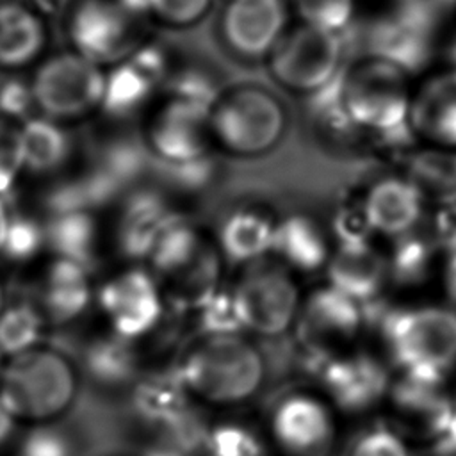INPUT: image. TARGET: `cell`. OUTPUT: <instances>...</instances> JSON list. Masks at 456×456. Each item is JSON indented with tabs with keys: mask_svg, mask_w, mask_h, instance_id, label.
Instances as JSON below:
<instances>
[{
	"mask_svg": "<svg viewBox=\"0 0 456 456\" xmlns=\"http://www.w3.org/2000/svg\"><path fill=\"white\" fill-rule=\"evenodd\" d=\"M410 130L426 146L456 150V69L435 71L413 86Z\"/></svg>",
	"mask_w": 456,
	"mask_h": 456,
	"instance_id": "cell-21",
	"label": "cell"
},
{
	"mask_svg": "<svg viewBox=\"0 0 456 456\" xmlns=\"http://www.w3.org/2000/svg\"><path fill=\"white\" fill-rule=\"evenodd\" d=\"M23 166L34 175H53L71 159L73 139L64 123L43 114L21 123Z\"/></svg>",
	"mask_w": 456,
	"mask_h": 456,
	"instance_id": "cell-30",
	"label": "cell"
},
{
	"mask_svg": "<svg viewBox=\"0 0 456 456\" xmlns=\"http://www.w3.org/2000/svg\"><path fill=\"white\" fill-rule=\"evenodd\" d=\"M43 249H46L45 224H39L36 219L27 216H11L0 256L9 264L27 265L37 260Z\"/></svg>",
	"mask_w": 456,
	"mask_h": 456,
	"instance_id": "cell-36",
	"label": "cell"
},
{
	"mask_svg": "<svg viewBox=\"0 0 456 456\" xmlns=\"http://www.w3.org/2000/svg\"><path fill=\"white\" fill-rule=\"evenodd\" d=\"M440 283L449 306L456 312V253L442 258L440 264Z\"/></svg>",
	"mask_w": 456,
	"mask_h": 456,
	"instance_id": "cell-46",
	"label": "cell"
},
{
	"mask_svg": "<svg viewBox=\"0 0 456 456\" xmlns=\"http://www.w3.org/2000/svg\"><path fill=\"white\" fill-rule=\"evenodd\" d=\"M173 66L167 46L146 39L128 59L105 69V93L100 112L125 119L148 110L160 96Z\"/></svg>",
	"mask_w": 456,
	"mask_h": 456,
	"instance_id": "cell-17",
	"label": "cell"
},
{
	"mask_svg": "<svg viewBox=\"0 0 456 456\" xmlns=\"http://www.w3.org/2000/svg\"><path fill=\"white\" fill-rule=\"evenodd\" d=\"M314 387L330 401L342 420L379 417L394 370L383 353L363 342L314 370Z\"/></svg>",
	"mask_w": 456,
	"mask_h": 456,
	"instance_id": "cell-9",
	"label": "cell"
},
{
	"mask_svg": "<svg viewBox=\"0 0 456 456\" xmlns=\"http://www.w3.org/2000/svg\"><path fill=\"white\" fill-rule=\"evenodd\" d=\"M9 217H11V214H9V210L5 208L4 200H2V196H0V249H2V244H4V239H5Z\"/></svg>",
	"mask_w": 456,
	"mask_h": 456,
	"instance_id": "cell-49",
	"label": "cell"
},
{
	"mask_svg": "<svg viewBox=\"0 0 456 456\" xmlns=\"http://www.w3.org/2000/svg\"><path fill=\"white\" fill-rule=\"evenodd\" d=\"M30 89L39 114L68 125L100 112L105 68L75 50L53 53L36 68Z\"/></svg>",
	"mask_w": 456,
	"mask_h": 456,
	"instance_id": "cell-12",
	"label": "cell"
},
{
	"mask_svg": "<svg viewBox=\"0 0 456 456\" xmlns=\"http://www.w3.org/2000/svg\"><path fill=\"white\" fill-rule=\"evenodd\" d=\"M25 299L41 314L46 326H66L80 319L94 301L89 267L50 255L34 271Z\"/></svg>",
	"mask_w": 456,
	"mask_h": 456,
	"instance_id": "cell-19",
	"label": "cell"
},
{
	"mask_svg": "<svg viewBox=\"0 0 456 456\" xmlns=\"http://www.w3.org/2000/svg\"><path fill=\"white\" fill-rule=\"evenodd\" d=\"M456 415L447 379L394 372L379 419L415 451L431 449Z\"/></svg>",
	"mask_w": 456,
	"mask_h": 456,
	"instance_id": "cell-11",
	"label": "cell"
},
{
	"mask_svg": "<svg viewBox=\"0 0 456 456\" xmlns=\"http://www.w3.org/2000/svg\"><path fill=\"white\" fill-rule=\"evenodd\" d=\"M16 426H18V420L11 415V411L0 401V449L11 442V438L14 436Z\"/></svg>",
	"mask_w": 456,
	"mask_h": 456,
	"instance_id": "cell-47",
	"label": "cell"
},
{
	"mask_svg": "<svg viewBox=\"0 0 456 456\" xmlns=\"http://www.w3.org/2000/svg\"><path fill=\"white\" fill-rule=\"evenodd\" d=\"M440 50H442L444 61L447 62V68H454L456 69V34L451 36Z\"/></svg>",
	"mask_w": 456,
	"mask_h": 456,
	"instance_id": "cell-48",
	"label": "cell"
},
{
	"mask_svg": "<svg viewBox=\"0 0 456 456\" xmlns=\"http://www.w3.org/2000/svg\"><path fill=\"white\" fill-rule=\"evenodd\" d=\"M333 251L330 230L314 216L290 214L278 219L271 256L296 274L324 271Z\"/></svg>",
	"mask_w": 456,
	"mask_h": 456,
	"instance_id": "cell-25",
	"label": "cell"
},
{
	"mask_svg": "<svg viewBox=\"0 0 456 456\" xmlns=\"http://www.w3.org/2000/svg\"><path fill=\"white\" fill-rule=\"evenodd\" d=\"M23 171L21 123L0 116V196L12 189Z\"/></svg>",
	"mask_w": 456,
	"mask_h": 456,
	"instance_id": "cell-40",
	"label": "cell"
},
{
	"mask_svg": "<svg viewBox=\"0 0 456 456\" xmlns=\"http://www.w3.org/2000/svg\"><path fill=\"white\" fill-rule=\"evenodd\" d=\"M356 203L372 237L390 240L417 230L428 208L422 196L403 173L378 176Z\"/></svg>",
	"mask_w": 456,
	"mask_h": 456,
	"instance_id": "cell-20",
	"label": "cell"
},
{
	"mask_svg": "<svg viewBox=\"0 0 456 456\" xmlns=\"http://www.w3.org/2000/svg\"><path fill=\"white\" fill-rule=\"evenodd\" d=\"M148 23L142 0H69L64 11L71 50L105 69L148 39Z\"/></svg>",
	"mask_w": 456,
	"mask_h": 456,
	"instance_id": "cell-6",
	"label": "cell"
},
{
	"mask_svg": "<svg viewBox=\"0 0 456 456\" xmlns=\"http://www.w3.org/2000/svg\"><path fill=\"white\" fill-rule=\"evenodd\" d=\"M141 139L157 164L178 166L214 155L210 107L160 94L146 110Z\"/></svg>",
	"mask_w": 456,
	"mask_h": 456,
	"instance_id": "cell-15",
	"label": "cell"
},
{
	"mask_svg": "<svg viewBox=\"0 0 456 456\" xmlns=\"http://www.w3.org/2000/svg\"><path fill=\"white\" fill-rule=\"evenodd\" d=\"M342 417L312 387H294L273 401L262 426L276 456H333L342 436Z\"/></svg>",
	"mask_w": 456,
	"mask_h": 456,
	"instance_id": "cell-8",
	"label": "cell"
},
{
	"mask_svg": "<svg viewBox=\"0 0 456 456\" xmlns=\"http://www.w3.org/2000/svg\"><path fill=\"white\" fill-rule=\"evenodd\" d=\"M93 210L75 208L53 212L45 224L46 249L50 255L64 256L89 267L100 249L102 230Z\"/></svg>",
	"mask_w": 456,
	"mask_h": 456,
	"instance_id": "cell-31",
	"label": "cell"
},
{
	"mask_svg": "<svg viewBox=\"0 0 456 456\" xmlns=\"http://www.w3.org/2000/svg\"><path fill=\"white\" fill-rule=\"evenodd\" d=\"M175 214L167 198L153 189L125 194L112 224V242L126 264H144L166 221Z\"/></svg>",
	"mask_w": 456,
	"mask_h": 456,
	"instance_id": "cell-22",
	"label": "cell"
},
{
	"mask_svg": "<svg viewBox=\"0 0 456 456\" xmlns=\"http://www.w3.org/2000/svg\"><path fill=\"white\" fill-rule=\"evenodd\" d=\"M403 175L433 208L456 205V150L426 146L404 153Z\"/></svg>",
	"mask_w": 456,
	"mask_h": 456,
	"instance_id": "cell-29",
	"label": "cell"
},
{
	"mask_svg": "<svg viewBox=\"0 0 456 456\" xmlns=\"http://www.w3.org/2000/svg\"><path fill=\"white\" fill-rule=\"evenodd\" d=\"M438 258L444 256L428 228L419 226L417 230L390 240L387 251L388 283L399 289L420 287L433 276Z\"/></svg>",
	"mask_w": 456,
	"mask_h": 456,
	"instance_id": "cell-32",
	"label": "cell"
},
{
	"mask_svg": "<svg viewBox=\"0 0 456 456\" xmlns=\"http://www.w3.org/2000/svg\"><path fill=\"white\" fill-rule=\"evenodd\" d=\"M420 2H422V0H420Z\"/></svg>",
	"mask_w": 456,
	"mask_h": 456,
	"instance_id": "cell-54",
	"label": "cell"
},
{
	"mask_svg": "<svg viewBox=\"0 0 456 456\" xmlns=\"http://www.w3.org/2000/svg\"><path fill=\"white\" fill-rule=\"evenodd\" d=\"M5 287H4V281H2V278H0V312L5 308Z\"/></svg>",
	"mask_w": 456,
	"mask_h": 456,
	"instance_id": "cell-51",
	"label": "cell"
},
{
	"mask_svg": "<svg viewBox=\"0 0 456 456\" xmlns=\"http://www.w3.org/2000/svg\"><path fill=\"white\" fill-rule=\"evenodd\" d=\"M378 328V349L394 372L447 379L456 369V312L451 306L417 305L381 308L367 317Z\"/></svg>",
	"mask_w": 456,
	"mask_h": 456,
	"instance_id": "cell-2",
	"label": "cell"
},
{
	"mask_svg": "<svg viewBox=\"0 0 456 456\" xmlns=\"http://www.w3.org/2000/svg\"><path fill=\"white\" fill-rule=\"evenodd\" d=\"M417 2L369 20L362 36L363 55L383 57L411 77L424 71L436 53V36L435 20Z\"/></svg>",
	"mask_w": 456,
	"mask_h": 456,
	"instance_id": "cell-18",
	"label": "cell"
},
{
	"mask_svg": "<svg viewBox=\"0 0 456 456\" xmlns=\"http://www.w3.org/2000/svg\"><path fill=\"white\" fill-rule=\"evenodd\" d=\"M212 456H271L273 451L265 438L262 420H251L246 415L221 411L207 422L200 445Z\"/></svg>",
	"mask_w": 456,
	"mask_h": 456,
	"instance_id": "cell-33",
	"label": "cell"
},
{
	"mask_svg": "<svg viewBox=\"0 0 456 456\" xmlns=\"http://www.w3.org/2000/svg\"><path fill=\"white\" fill-rule=\"evenodd\" d=\"M224 265L226 260L210 237L192 260L159 281L169 314L185 317L205 306L224 287Z\"/></svg>",
	"mask_w": 456,
	"mask_h": 456,
	"instance_id": "cell-24",
	"label": "cell"
},
{
	"mask_svg": "<svg viewBox=\"0 0 456 456\" xmlns=\"http://www.w3.org/2000/svg\"><path fill=\"white\" fill-rule=\"evenodd\" d=\"M150 21L167 28L198 25L212 9L214 0H142Z\"/></svg>",
	"mask_w": 456,
	"mask_h": 456,
	"instance_id": "cell-38",
	"label": "cell"
},
{
	"mask_svg": "<svg viewBox=\"0 0 456 456\" xmlns=\"http://www.w3.org/2000/svg\"><path fill=\"white\" fill-rule=\"evenodd\" d=\"M46 328L41 314L27 299L5 305L0 312V351L11 358L34 349L43 344Z\"/></svg>",
	"mask_w": 456,
	"mask_h": 456,
	"instance_id": "cell-34",
	"label": "cell"
},
{
	"mask_svg": "<svg viewBox=\"0 0 456 456\" xmlns=\"http://www.w3.org/2000/svg\"><path fill=\"white\" fill-rule=\"evenodd\" d=\"M447 388H449V394H451V399L454 403V408H456V369L449 374L447 378Z\"/></svg>",
	"mask_w": 456,
	"mask_h": 456,
	"instance_id": "cell-50",
	"label": "cell"
},
{
	"mask_svg": "<svg viewBox=\"0 0 456 456\" xmlns=\"http://www.w3.org/2000/svg\"><path fill=\"white\" fill-rule=\"evenodd\" d=\"M77 392L78 372L71 360L43 344L7 358L0 374V401L18 422L30 426L57 420Z\"/></svg>",
	"mask_w": 456,
	"mask_h": 456,
	"instance_id": "cell-3",
	"label": "cell"
},
{
	"mask_svg": "<svg viewBox=\"0 0 456 456\" xmlns=\"http://www.w3.org/2000/svg\"><path fill=\"white\" fill-rule=\"evenodd\" d=\"M191 319L194 322V333L242 331L235 314L230 289L224 287L205 306H201L194 315H191Z\"/></svg>",
	"mask_w": 456,
	"mask_h": 456,
	"instance_id": "cell-41",
	"label": "cell"
},
{
	"mask_svg": "<svg viewBox=\"0 0 456 456\" xmlns=\"http://www.w3.org/2000/svg\"><path fill=\"white\" fill-rule=\"evenodd\" d=\"M289 0H224L217 37L224 50L239 61H267L290 28Z\"/></svg>",
	"mask_w": 456,
	"mask_h": 456,
	"instance_id": "cell-16",
	"label": "cell"
},
{
	"mask_svg": "<svg viewBox=\"0 0 456 456\" xmlns=\"http://www.w3.org/2000/svg\"><path fill=\"white\" fill-rule=\"evenodd\" d=\"M346 456H419V451L379 420L351 440Z\"/></svg>",
	"mask_w": 456,
	"mask_h": 456,
	"instance_id": "cell-39",
	"label": "cell"
},
{
	"mask_svg": "<svg viewBox=\"0 0 456 456\" xmlns=\"http://www.w3.org/2000/svg\"><path fill=\"white\" fill-rule=\"evenodd\" d=\"M411 94V75L383 57L362 55L342 71V103L362 135L408 130Z\"/></svg>",
	"mask_w": 456,
	"mask_h": 456,
	"instance_id": "cell-4",
	"label": "cell"
},
{
	"mask_svg": "<svg viewBox=\"0 0 456 456\" xmlns=\"http://www.w3.org/2000/svg\"><path fill=\"white\" fill-rule=\"evenodd\" d=\"M289 128L283 102L258 84H237L221 91L210 107V130L217 151L255 159L273 151Z\"/></svg>",
	"mask_w": 456,
	"mask_h": 456,
	"instance_id": "cell-5",
	"label": "cell"
},
{
	"mask_svg": "<svg viewBox=\"0 0 456 456\" xmlns=\"http://www.w3.org/2000/svg\"><path fill=\"white\" fill-rule=\"evenodd\" d=\"M159 166L162 167V178L166 180V183L175 191L185 194L205 191L217 176V162L214 155L178 166Z\"/></svg>",
	"mask_w": 456,
	"mask_h": 456,
	"instance_id": "cell-42",
	"label": "cell"
},
{
	"mask_svg": "<svg viewBox=\"0 0 456 456\" xmlns=\"http://www.w3.org/2000/svg\"><path fill=\"white\" fill-rule=\"evenodd\" d=\"M18 456H73V449L69 438L53 422L34 424L20 440Z\"/></svg>",
	"mask_w": 456,
	"mask_h": 456,
	"instance_id": "cell-43",
	"label": "cell"
},
{
	"mask_svg": "<svg viewBox=\"0 0 456 456\" xmlns=\"http://www.w3.org/2000/svg\"><path fill=\"white\" fill-rule=\"evenodd\" d=\"M365 331L363 305L328 283L305 294L292 328L296 347L310 370L360 346Z\"/></svg>",
	"mask_w": 456,
	"mask_h": 456,
	"instance_id": "cell-10",
	"label": "cell"
},
{
	"mask_svg": "<svg viewBox=\"0 0 456 456\" xmlns=\"http://www.w3.org/2000/svg\"><path fill=\"white\" fill-rule=\"evenodd\" d=\"M192 456H212V454H208V452H205V451H203V449H201V447H200V449H198V451H196V452H194V454H192Z\"/></svg>",
	"mask_w": 456,
	"mask_h": 456,
	"instance_id": "cell-52",
	"label": "cell"
},
{
	"mask_svg": "<svg viewBox=\"0 0 456 456\" xmlns=\"http://www.w3.org/2000/svg\"><path fill=\"white\" fill-rule=\"evenodd\" d=\"M442 256L456 253V205L435 208L431 226L428 228Z\"/></svg>",
	"mask_w": 456,
	"mask_h": 456,
	"instance_id": "cell-45",
	"label": "cell"
},
{
	"mask_svg": "<svg viewBox=\"0 0 456 456\" xmlns=\"http://www.w3.org/2000/svg\"><path fill=\"white\" fill-rule=\"evenodd\" d=\"M326 283L367 306L383 296L390 287L387 251L372 240L335 244L324 267Z\"/></svg>",
	"mask_w": 456,
	"mask_h": 456,
	"instance_id": "cell-23",
	"label": "cell"
},
{
	"mask_svg": "<svg viewBox=\"0 0 456 456\" xmlns=\"http://www.w3.org/2000/svg\"><path fill=\"white\" fill-rule=\"evenodd\" d=\"M230 294L242 331L262 338L292 331L305 297L297 274L271 255L242 265Z\"/></svg>",
	"mask_w": 456,
	"mask_h": 456,
	"instance_id": "cell-7",
	"label": "cell"
},
{
	"mask_svg": "<svg viewBox=\"0 0 456 456\" xmlns=\"http://www.w3.org/2000/svg\"><path fill=\"white\" fill-rule=\"evenodd\" d=\"M301 21L340 34L356 18V0H292Z\"/></svg>",
	"mask_w": 456,
	"mask_h": 456,
	"instance_id": "cell-37",
	"label": "cell"
},
{
	"mask_svg": "<svg viewBox=\"0 0 456 456\" xmlns=\"http://www.w3.org/2000/svg\"><path fill=\"white\" fill-rule=\"evenodd\" d=\"M48 30L36 9L20 0H0V69L18 71L37 62Z\"/></svg>",
	"mask_w": 456,
	"mask_h": 456,
	"instance_id": "cell-28",
	"label": "cell"
},
{
	"mask_svg": "<svg viewBox=\"0 0 456 456\" xmlns=\"http://www.w3.org/2000/svg\"><path fill=\"white\" fill-rule=\"evenodd\" d=\"M5 360H7V358H5V356H4V353L0 351V374H2V369H4V363H5Z\"/></svg>",
	"mask_w": 456,
	"mask_h": 456,
	"instance_id": "cell-53",
	"label": "cell"
},
{
	"mask_svg": "<svg viewBox=\"0 0 456 456\" xmlns=\"http://www.w3.org/2000/svg\"><path fill=\"white\" fill-rule=\"evenodd\" d=\"M144 367L146 362L139 344L107 328L103 333L94 335L82 351V370L94 385L107 390H132Z\"/></svg>",
	"mask_w": 456,
	"mask_h": 456,
	"instance_id": "cell-26",
	"label": "cell"
},
{
	"mask_svg": "<svg viewBox=\"0 0 456 456\" xmlns=\"http://www.w3.org/2000/svg\"><path fill=\"white\" fill-rule=\"evenodd\" d=\"M223 89L224 87H221L219 78L208 66L198 62H175L160 94H169L212 107Z\"/></svg>",
	"mask_w": 456,
	"mask_h": 456,
	"instance_id": "cell-35",
	"label": "cell"
},
{
	"mask_svg": "<svg viewBox=\"0 0 456 456\" xmlns=\"http://www.w3.org/2000/svg\"><path fill=\"white\" fill-rule=\"evenodd\" d=\"M175 372L200 408L221 413L240 410L260 394L267 363L242 331L194 333L176 351Z\"/></svg>",
	"mask_w": 456,
	"mask_h": 456,
	"instance_id": "cell-1",
	"label": "cell"
},
{
	"mask_svg": "<svg viewBox=\"0 0 456 456\" xmlns=\"http://www.w3.org/2000/svg\"><path fill=\"white\" fill-rule=\"evenodd\" d=\"M94 303L105 328L135 344L157 335L169 315L160 283L144 264H126L105 278Z\"/></svg>",
	"mask_w": 456,
	"mask_h": 456,
	"instance_id": "cell-13",
	"label": "cell"
},
{
	"mask_svg": "<svg viewBox=\"0 0 456 456\" xmlns=\"http://www.w3.org/2000/svg\"><path fill=\"white\" fill-rule=\"evenodd\" d=\"M265 68L281 89L310 96L342 73V36L305 21L292 25L267 57Z\"/></svg>",
	"mask_w": 456,
	"mask_h": 456,
	"instance_id": "cell-14",
	"label": "cell"
},
{
	"mask_svg": "<svg viewBox=\"0 0 456 456\" xmlns=\"http://www.w3.org/2000/svg\"><path fill=\"white\" fill-rule=\"evenodd\" d=\"M32 109H36V105L30 82L25 84L16 78H7L0 82V116L23 123L30 118Z\"/></svg>",
	"mask_w": 456,
	"mask_h": 456,
	"instance_id": "cell-44",
	"label": "cell"
},
{
	"mask_svg": "<svg viewBox=\"0 0 456 456\" xmlns=\"http://www.w3.org/2000/svg\"><path fill=\"white\" fill-rule=\"evenodd\" d=\"M278 219L262 207H237L221 223L216 239L226 264L246 265L269 256Z\"/></svg>",
	"mask_w": 456,
	"mask_h": 456,
	"instance_id": "cell-27",
	"label": "cell"
}]
</instances>
